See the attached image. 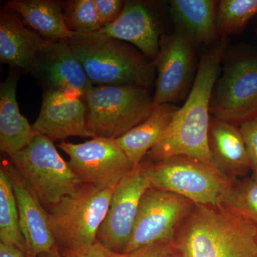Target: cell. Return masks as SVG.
<instances>
[{
    "label": "cell",
    "mask_w": 257,
    "mask_h": 257,
    "mask_svg": "<svg viewBox=\"0 0 257 257\" xmlns=\"http://www.w3.org/2000/svg\"><path fill=\"white\" fill-rule=\"evenodd\" d=\"M114 188L101 189L84 184L47 210L51 231L60 252L82 251L94 244Z\"/></svg>",
    "instance_id": "277c9868"
},
{
    "label": "cell",
    "mask_w": 257,
    "mask_h": 257,
    "mask_svg": "<svg viewBox=\"0 0 257 257\" xmlns=\"http://www.w3.org/2000/svg\"><path fill=\"white\" fill-rule=\"evenodd\" d=\"M172 242H163L138 248L128 253H116L108 250L109 257H169L173 252Z\"/></svg>",
    "instance_id": "83f0119b"
},
{
    "label": "cell",
    "mask_w": 257,
    "mask_h": 257,
    "mask_svg": "<svg viewBox=\"0 0 257 257\" xmlns=\"http://www.w3.org/2000/svg\"><path fill=\"white\" fill-rule=\"evenodd\" d=\"M47 40L26 28L18 15L0 13V62L31 73L39 51Z\"/></svg>",
    "instance_id": "ac0fdd59"
},
{
    "label": "cell",
    "mask_w": 257,
    "mask_h": 257,
    "mask_svg": "<svg viewBox=\"0 0 257 257\" xmlns=\"http://www.w3.org/2000/svg\"><path fill=\"white\" fill-rule=\"evenodd\" d=\"M179 109V106L173 104L155 106L145 121L116 139V143L135 167L160 143Z\"/></svg>",
    "instance_id": "7402d4cb"
},
{
    "label": "cell",
    "mask_w": 257,
    "mask_h": 257,
    "mask_svg": "<svg viewBox=\"0 0 257 257\" xmlns=\"http://www.w3.org/2000/svg\"><path fill=\"white\" fill-rule=\"evenodd\" d=\"M153 188L178 194L196 205H219L235 179L213 166L186 156L145 163Z\"/></svg>",
    "instance_id": "8992f818"
},
{
    "label": "cell",
    "mask_w": 257,
    "mask_h": 257,
    "mask_svg": "<svg viewBox=\"0 0 257 257\" xmlns=\"http://www.w3.org/2000/svg\"><path fill=\"white\" fill-rule=\"evenodd\" d=\"M182 257H187V256H182Z\"/></svg>",
    "instance_id": "836d02e7"
},
{
    "label": "cell",
    "mask_w": 257,
    "mask_h": 257,
    "mask_svg": "<svg viewBox=\"0 0 257 257\" xmlns=\"http://www.w3.org/2000/svg\"><path fill=\"white\" fill-rule=\"evenodd\" d=\"M210 114L236 125L256 117V55L238 57L224 66L213 89Z\"/></svg>",
    "instance_id": "30bf717a"
},
{
    "label": "cell",
    "mask_w": 257,
    "mask_h": 257,
    "mask_svg": "<svg viewBox=\"0 0 257 257\" xmlns=\"http://www.w3.org/2000/svg\"><path fill=\"white\" fill-rule=\"evenodd\" d=\"M38 257H63L61 254L60 251L57 249V248L56 247L54 248L52 251H48V252H45L43 253H41V254L39 255Z\"/></svg>",
    "instance_id": "1f68e13d"
},
{
    "label": "cell",
    "mask_w": 257,
    "mask_h": 257,
    "mask_svg": "<svg viewBox=\"0 0 257 257\" xmlns=\"http://www.w3.org/2000/svg\"><path fill=\"white\" fill-rule=\"evenodd\" d=\"M93 85H133L150 89L156 81L155 61L121 40L74 32L67 40Z\"/></svg>",
    "instance_id": "3957f363"
},
{
    "label": "cell",
    "mask_w": 257,
    "mask_h": 257,
    "mask_svg": "<svg viewBox=\"0 0 257 257\" xmlns=\"http://www.w3.org/2000/svg\"><path fill=\"white\" fill-rule=\"evenodd\" d=\"M18 80V74L10 72L0 85V149L8 157L25 149L38 134L19 109Z\"/></svg>",
    "instance_id": "d6986e66"
},
{
    "label": "cell",
    "mask_w": 257,
    "mask_h": 257,
    "mask_svg": "<svg viewBox=\"0 0 257 257\" xmlns=\"http://www.w3.org/2000/svg\"><path fill=\"white\" fill-rule=\"evenodd\" d=\"M9 157L47 211L84 184L60 156L54 142L40 134L25 149Z\"/></svg>",
    "instance_id": "52a82bcc"
},
{
    "label": "cell",
    "mask_w": 257,
    "mask_h": 257,
    "mask_svg": "<svg viewBox=\"0 0 257 257\" xmlns=\"http://www.w3.org/2000/svg\"><path fill=\"white\" fill-rule=\"evenodd\" d=\"M253 175L257 177V116L239 125Z\"/></svg>",
    "instance_id": "4316f807"
},
{
    "label": "cell",
    "mask_w": 257,
    "mask_h": 257,
    "mask_svg": "<svg viewBox=\"0 0 257 257\" xmlns=\"http://www.w3.org/2000/svg\"><path fill=\"white\" fill-rule=\"evenodd\" d=\"M31 74L45 90L70 93L85 99L93 84L67 40H47Z\"/></svg>",
    "instance_id": "4fadbf2b"
},
{
    "label": "cell",
    "mask_w": 257,
    "mask_h": 257,
    "mask_svg": "<svg viewBox=\"0 0 257 257\" xmlns=\"http://www.w3.org/2000/svg\"><path fill=\"white\" fill-rule=\"evenodd\" d=\"M256 257H257V253H256Z\"/></svg>",
    "instance_id": "d6a6232c"
},
{
    "label": "cell",
    "mask_w": 257,
    "mask_h": 257,
    "mask_svg": "<svg viewBox=\"0 0 257 257\" xmlns=\"http://www.w3.org/2000/svg\"><path fill=\"white\" fill-rule=\"evenodd\" d=\"M59 148L69 157V165L83 184L114 188L135 165L116 140L92 138L81 144L61 142Z\"/></svg>",
    "instance_id": "8fae6325"
},
{
    "label": "cell",
    "mask_w": 257,
    "mask_h": 257,
    "mask_svg": "<svg viewBox=\"0 0 257 257\" xmlns=\"http://www.w3.org/2000/svg\"><path fill=\"white\" fill-rule=\"evenodd\" d=\"M84 100L89 131L113 140L145 121L155 107L150 89L133 85H93Z\"/></svg>",
    "instance_id": "5b68a950"
},
{
    "label": "cell",
    "mask_w": 257,
    "mask_h": 257,
    "mask_svg": "<svg viewBox=\"0 0 257 257\" xmlns=\"http://www.w3.org/2000/svg\"><path fill=\"white\" fill-rule=\"evenodd\" d=\"M16 199L22 232L32 257H38L57 247L49 224L48 213L36 193L23 178L11 160H3Z\"/></svg>",
    "instance_id": "9a60e30c"
},
{
    "label": "cell",
    "mask_w": 257,
    "mask_h": 257,
    "mask_svg": "<svg viewBox=\"0 0 257 257\" xmlns=\"http://www.w3.org/2000/svg\"><path fill=\"white\" fill-rule=\"evenodd\" d=\"M0 257H26L23 252L10 245L0 243Z\"/></svg>",
    "instance_id": "4dcf8cb0"
},
{
    "label": "cell",
    "mask_w": 257,
    "mask_h": 257,
    "mask_svg": "<svg viewBox=\"0 0 257 257\" xmlns=\"http://www.w3.org/2000/svg\"><path fill=\"white\" fill-rule=\"evenodd\" d=\"M195 204L174 193L150 187L144 193L131 236L124 253L163 242H172L177 227Z\"/></svg>",
    "instance_id": "ba28073f"
},
{
    "label": "cell",
    "mask_w": 257,
    "mask_h": 257,
    "mask_svg": "<svg viewBox=\"0 0 257 257\" xmlns=\"http://www.w3.org/2000/svg\"><path fill=\"white\" fill-rule=\"evenodd\" d=\"M228 45L229 39L221 38L207 47L201 56L195 80L183 105L160 143L142 162L150 164L169 157L186 156L213 166L208 140L211 98Z\"/></svg>",
    "instance_id": "6da1fadb"
},
{
    "label": "cell",
    "mask_w": 257,
    "mask_h": 257,
    "mask_svg": "<svg viewBox=\"0 0 257 257\" xmlns=\"http://www.w3.org/2000/svg\"><path fill=\"white\" fill-rule=\"evenodd\" d=\"M222 204L237 211L257 226V177L235 180Z\"/></svg>",
    "instance_id": "d4e9b609"
},
{
    "label": "cell",
    "mask_w": 257,
    "mask_h": 257,
    "mask_svg": "<svg viewBox=\"0 0 257 257\" xmlns=\"http://www.w3.org/2000/svg\"><path fill=\"white\" fill-rule=\"evenodd\" d=\"M196 48L179 29L161 36L160 51L155 60V106L186 100L199 67Z\"/></svg>",
    "instance_id": "9c48e42d"
},
{
    "label": "cell",
    "mask_w": 257,
    "mask_h": 257,
    "mask_svg": "<svg viewBox=\"0 0 257 257\" xmlns=\"http://www.w3.org/2000/svg\"><path fill=\"white\" fill-rule=\"evenodd\" d=\"M208 140L212 165L223 175L236 180L251 170L238 125L211 116Z\"/></svg>",
    "instance_id": "e0dca14e"
},
{
    "label": "cell",
    "mask_w": 257,
    "mask_h": 257,
    "mask_svg": "<svg viewBox=\"0 0 257 257\" xmlns=\"http://www.w3.org/2000/svg\"><path fill=\"white\" fill-rule=\"evenodd\" d=\"M87 111L85 100L80 96L45 90L40 114L32 126L37 133L53 142L73 136L94 138L88 128Z\"/></svg>",
    "instance_id": "5bb4252c"
},
{
    "label": "cell",
    "mask_w": 257,
    "mask_h": 257,
    "mask_svg": "<svg viewBox=\"0 0 257 257\" xmlns=\"http://www.w3.org/2000/svg\"><path fill=\"white\" fill-rule=\"evenodd\" d=\"M96 33L127 42L155 61L160 51V26L151 9L140 1H125L119 18Z\"/></svg>",
    "instance_id": "2e32d148"
},
{
    "label": "cell",
    "mask_w": 257,
    "mask_h": 257,
    "mask_svg": "<svg viewBox=\"0 0 257 257\" xmlns=\"http://www.w3.org/2000/svg\"><path fill=\"white\" fill-rule=\"evenodd\" d=\"M174 246L187 257H256L257 226L225 205H194Z\"/></svg>",
    "instance_id": "7a4b0ae2"
},
{
    "label": "cell",
    "mask_w": 257,
    "mask_h": 257,
    "mask_svg": "<svg viewBox=\"0 0 257 257\" xmlns=\"http://www.w3.org/2000/svg\"><path fill=\"white\" fill-rule=\"evenodd\" d=\"M257 15V0L218 1L216 34L219 39L237 35Z\"/></svg>",
    "instance_id": "cb8c5ba5"
},
{
    "label": "cell",
    "mask_w": 257,
    "mask_h": 257,
    "mask_svg": "<svg viewBox=\"0 0 257 257\" xmlns=\"http://www.w3.org/2000/svg\"><path fill=\"white\" fill-rule=\"evenodd\" d=\"M98 15L103 26L114 23L119 18L125 1L121 0H94Z\"/></svg>",
    "instance_id": "f1b7e54d"
},
{
    "label": "cell",
    "mask_w": 257,
    "mask_h": 257,
    "mask_svg": "<svg viewBox=\"0 0 257 257\" xmlns=\"http://www.w3.org/2000/svg\"><path fill=\"white\" fill-rule=\"evenodd\" d=\"M218 1L172 0L169 11L175 25L196 47H209L219 38L216 34Z\"/></svg>",
    "instance_id": "ffe728a7"
},
{
    "label": "cell",
    "mask_w": 257,
    "mask_h": 257,
    "mask_svg": "<svg viewBox=\"0 0 257 257\" xmlns=\"http://www.w3.org/2000/svg\"><path fill=\"white\" fill-rule=\"evenodd\" d=\"M150 187L146 167L142 162L116 184L96 236V240L109 251L124 252L142 197Z\"/></svg>",
    "instance_id": "7c38bea8"
},
{
    "label": "cell",
    "mask_w": 257,
    "mask_h": 257,
    "mask_svg": "<svg viewBox=\"0 0 257 257\" xmlns=\"http://www.w3.org/2000/svg\"><path fill=\"white\" fill-rule=\"evenodd\" d=\"M5 10L17 13L37 33L49 41L67 40L74 32L67 26L64 8L51 0H10Z\"/></svg>",
    "instance_id": "44dd1931"
},
{
    "label": "cell",
    "mask_w": 257,
    "mask_h": 257,
    "mask_svg": "<svg viewBox=\"0 0 257 257\" xmlns=\"http://www.w3.org/2000/svg\"><path fill=\"white\" fill-rule=\"evenodd\" d=\"M0 240L32 257L20 226L16 199L6 172L0 169Z\"/></svg>",
    "instance_id": "603a6c76"
},
{
    "label": "cell",
    "mask_w": 257,
    "mask_h": 257,
    "mask_svg": "<svg viewBox=\"0 0 257 257\" xmlns=\"http://www.w3.org/2000/svg\"><path fill=\"white\" fill-rule=\"evenodd\" d=\"M64 12L67 26L75 33H94L103 27L94 0L67 2Z\"/></svg>",
    "instance_id": "484cf974"
},
{
    "label": "cell",
    "mask_w": 257,
    "mask_h": 257,
    "mask_svg": "<svg viewBox=\"0 0 257 257\" xmlns=\"http://www.w3.org/2000/svg\"><path fill=\"white\" fill-rule=\"evenodd\" d=\"M63 257H109L108 249L96 240L94 244L87 249L77 251H62Z\"/></svg>",
    "instance_id": "f546056e"
},
{
    "label": "cell",
    "mask_w": 257,
    "mask_h": 257,
    "mask_svg": "<svg viewBox=\"0 0 257 257\" xmlns=\"http://www.w3.org/2000/svg\"><path fill=\"white\" fill-rule=\"evenodd\" d=\"M256 33H257V30H256Z\"/></svg>",
    "instance_id": "e575fe53"
}]
</instances>
